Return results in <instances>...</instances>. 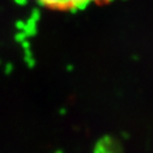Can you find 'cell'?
Listing matches in <instances>:
<instances>
[{"label": "cell", "mask_w": 153, "mask_h": 153, "mask_svg": "<svg viewBox=\"0 0 153 153\" xmlns=\"http://www.w3.org/2000/svg\"><path fill=\"white\" fill-rule=\"evenodd\" d=\"M34 1L53 10H75L83 9L89 4L101 1V0H34Z\"/></svg>", "instance_id": "obj_1"}]
</instances>
